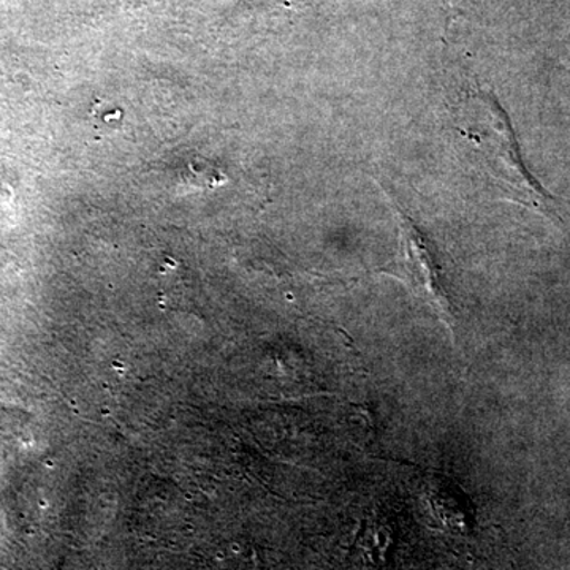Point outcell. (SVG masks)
Instances as JSON below:
<instances>
[{
  "mask_svg": "<svg viewBox=\"0 0 570 570\" xmlns=\"http://www.w3.org/2000/svg\"><path fill=\"white\" fill-rule=\"evenodd\" d=\"M459 129L480 156V163L509 200L554 216L553 200L521 160L508 115L489 92H475L461 105Z\"/></svg>",
  "mask_w": 570,
  "mask_h": 570,
  "instance_id": "1",
  "label": "cell"
},
{
  "mask_svg": "<svg viewBox=\"0 0 570 570\" xmlns=\"http://www.w3.org/2000/svg\"><path fill=\"white\" fill-rule=\"evenodd\" d=\"M387 197L396 219L397 230H400L397 275L403 277L412 294L417 296L420 302L430 306L433 313L441 318L442 324L448 325L449 332L453 335L456 326L455 311L450 302L444 273L439 264L433 243L400 206L393 204L390 195Z\"/></svg>",
  "mask_w": 570,
  "mask_h": 570,
  "instance_id": "2",
  "label": "cell"
}]
</instances>
